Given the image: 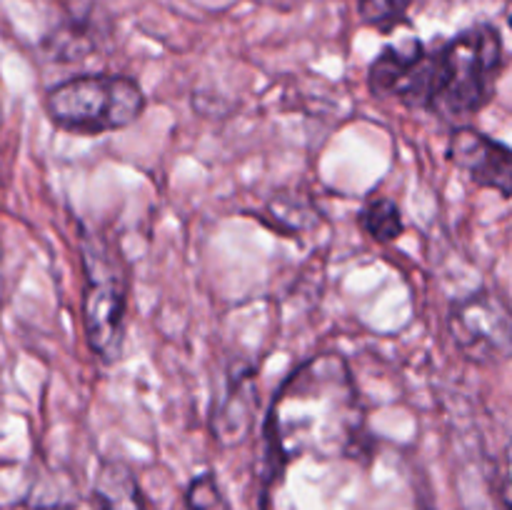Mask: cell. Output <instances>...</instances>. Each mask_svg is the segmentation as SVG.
<instances>
[{
  "instance_id": "obj_7",
  "label": "cell",
  "mask_w": 512,
  "mask_h": 510,
  "mask_svg": "<svg viewBox=\"0 0 512 510\" xmlns=\"http://www.w3.org/2000/svg\"><path fill=\"white\" fill-rule=\"evenodd\" d=\"M448 155L478 185L512 198V150L475 128H458L450 138Z\"/></svg>"
},
{
  "instance_id": "obj_12",
  "label": "cell",
  "mask_w": 512,
  "mask_h": 510,
  "mask_svg": "<svg viewBox=\"0 0 512 510\" xmlns=\"http://www.w3.org/2000/svg\"><path fill=\"white\" fill-rule=\"evenodd\" d=\"M188 510H230L225 503L223 493H220L218 483L210 473L200 475L190 483L188 488Z\"/></svg>"
},
{
  "instance_id": "obj_3",
  "label": "cell",
  "mask_w": 512,
  "mask_h": 510,
  "mask_svg": "<svg viewBox=\"0 0 512 510\" xmlns=\"http://www.w3.org/2000/svg\"><path fill=\"white\" fill-rule=\"evenodd\" d=\"M45 110L60 130L103 135L133 125L143 115L145 95L128 75H75L48 90Z\"/></svg>"
},
{
  "instance_id": "obj_9",
  "label": "cell",
  "mask_w": 512,
  "mask_h": 510,
  "mask_svg": "<svg viewBox=\"0 0 512 510\" xmlns=\"http://www.w3.org/2000/svg\"><path fill=\"white\" fill-rule=\"evenodd\" d=\"M93 500L100 510H145L138 478L120 460H103L95 473Z\"/></svg>"
},
{
  "instance_id": "obj_11",
  "label": "cell",
  "mask_w": 512,
  "mask_h": 510,
  "mask_svg": "<svg viewBox=\"0 0 512 510\" xmlns=\"http://www.w3.org/2000/svg\"><path fill=\"white\" fill-rule=\"evenodd\" d=\"M413 0H358L360 18L380 30H393L408 20Z\"/></svg>"
},
{
  "instance_id": "obj_10",
  "label": "cell",
  "mask_w": 512,
  "mask_h": 510,
  "mask_svg": "<svg viewBox=\"0 0 512 510\" xmlns=\"http://www.w3.org/2000/svg\"><path fill=\"white\" fill-rule=\"evenodd\" d=\"M358 223L378 243H393L405 230L400 208L395 205V200L385 198V195H373L363 205V210L358 215Z\"/></svg>"
},
{
  "instance_id": "obj_8",
  "label": "cell",
  "mask_w": 512,
  "mask_h": 510,
  "mask_svg": "<svg viewBox=\"0 0 512 510\" xmlns=\"http://www.w3.org/2000/svg\"><path fill=\"white\" fill-rule=\"evenodd\" d=\"M258 398H255V383L250 370H233L228 375V388L220 395L213 410V433L223 445H238L248 438L253 413Z\"/></svg>"
},
{
  "instance_id": "obj_2",
  "label": "cell",
  "mask_w": 512,
  "mask_h": 510,
  "mask_svg": "<svg viewBox=\"0 0 512 510\" xmlns=\"http://www.w3.org/2000/svg\"><path fill=\"white\" fill-rule=\"evenodd\" d=\"M433 55L430 75V113L445 120L475 115L490 103L503 65V40L493 25L463 30Z\"/></svg>"
},
{
  "instance_id": "obj_5",
  "label": "cell",
  "mask_w": 512,
  "mask_h": 510,
  "mask_svg": "<svg viewBox=\"0 0 512 510\" xmlns=\"http://www.w3.org/2000/svg\"><path fill=\"white\" fill-rule=\"evenodd\" d=\"M448 330L453 345L475 365H495L512 358V308L493 290H475L450 308Z\"/></svg>"
},
{
  "instance_id": "obj_6",
  "label": "cell",
  "mask_w": 512,
  "mask_h": 510,
  "mask_svg": "<svg viewBox=\"0 0 512 510\" xmlns=\"http://www.w3.org/2000/svg\"><path fill=\"white\" fill-rule=\"evenodd\" d=\"M433 60L420 40L388 45L368 70V85L380 98H393L408 108H428Z\"/></svg>"
},
{
  "instance_id": "obj_13",
  "label": "cell",
  "mask_w": 512,
  "mask_h": 510,
  "mask_svg": "<svg viewBox=\"0 0 512 510\" xmlns=\"http://www.w3.org/2000/svg\"><path fill=\"white\" fill-rule=\"evenodd\" d=\"M500 495H503L505 508L512 510V448L510 453L505 455L503 473H500Z\"/></svg>"
},
{
  "instance_id": "obj_1",
  "label": "cell",
  "mask_w": 512,
  "mask_h": 510,
  "mask_svg": "<svg viewBox=\"0 0 512 510\" xmlns=\"http://www.w3.org/2000/svg\"><path fill=\"white\" fill-rule=\"evenodd\" d=\"M270 470L295 458H358L368 450L365 408L353 370L340 353L300 363L275 393L268 423Z\"/></svg>"
},
{
  "instance_id": "obj_4",
  "label": "cell",
  "mask_w": 512,
  "mask_h": 510,
  "mask_svg": "<svg viewBox=\"0 0 512 510\" xmlns=\"http://www.w3.org/2000/svg\"><path fill=\"white\" fill-rule=\"evenodd\" d=\"M85 288L83 325L90 350L105 363L120 358L125 343V313H128V270L118 245L103 233L85 230L80 235Z\"/></svg>"
}]
</instances>
